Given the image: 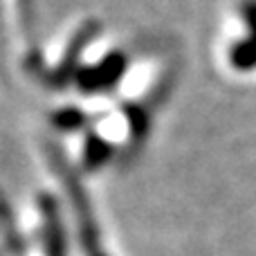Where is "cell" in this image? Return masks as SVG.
<instances>
[{
    "mask_svg": "<svg viewBox=\"0 0 256 256\" xmlns=\"http://www.w3.org/2000/svg\"><path fill=\"white\" fill-rule=\"evenodd\" d=\"M126 70V58L122 54H108L97 68H88L79 74V86L86 92H102L110 88Z\"/></svg>",
    "mask_w": 256,
    "mask_h": 256,
    "instance_id": "cell-1",
    "label": "cell"
},
{
    "mask_svg": "<svg viewBox=\"0 0 256 256\" xmlns=\"http://www.w3.org/2000/svg\"><path fill=\"white\" fill-rule=\"evenodd\" d=\"M106 158H108V148L97 137H92V140L88 142V148H86V164H88V166H99V164H104Z\"/></svg>",
    "mask_w": 256,
    "mask_h": 256,
    "instance_id": "cell-4",
    "label": "cell"
},
{
    "mask_svg": "<svg viewBox=\"0 0 256 256\" xmlns=\"http://www.w3.org/2000/svg\"><path fill=\"white\" fill-rule=\"evenodd\" d=\"M243 14H245V18H248L250 30H252V38L245 40L243 48L234 50L232 61H234V68H238V70H250L256 63V0H248V2H245Z\"/></svg>",
    "mask_w": 256,
    "mask_h": 256,
    "instance_id": "cell-3",
    "label": "cell"
},
{
    "mask_svg": "<svg viewBox=\"0 0 256 256\" xmlns=\"http://www.w3.org/2000/svg\"><path fill=\"white\" fill-rule=\"evenodd\" d=\"M40 209H43V227H45V252L48 256H66V238L63 230L58 225L56 204L52 198H40Z\"/></svg>",
    "mask_w": 256,
    "mask_h": 256,
    "instance_id": "cell-2",
    "label": "cell"
},
{
    "mask_svg": "<svg viewBox=\"0 0 256 256\" xmlns=\"http://www.w3.org/2000/svg\"><path fill=\"white\" fill-rule=\"evenodd\" d=\"M54 124L63 130H72V128H79L84 124V115L76 110H61L54 115Z\"/></svg>",
    "mask_w": 256,
    "mask_h": 256,
    "instance_id": "cell-5",
    "label": "cell"
},
{
    "mask_svg": "<svg viewBox=\"0 0 256 256\" xmlns=\"http://www.w3.org/2000/svg\"><path fill=\"white\" fill-rule=\"evenodd\" d=\"M97 256H104V254H97Z\"/></svg>",
    "mask_w": 256,
    "mask_h": 256,
    "instance_id": "cell-6",
    "label": "cell"
}]
</instances>
